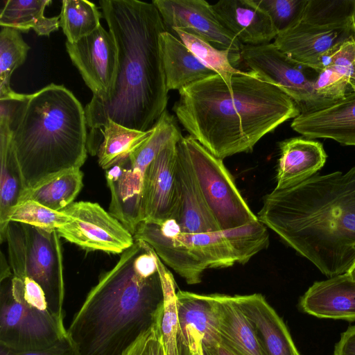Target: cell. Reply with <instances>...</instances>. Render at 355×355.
<instances>
[{
    "label": "cell",
    "instance_id": "obj_37",
    "mask_svg": "<svg viewBox=\"0 0 355 355\" xmlns=\"http://www.w3.org/2000/svg\"><path fill=\"white\" fill-rule=\"evenodd\" d=\"M313 88L321 97L336 103L343 98L351 89L349 78L329 67L320 71Z\"/></svg>",
    "mask_w": 355,
    "mask_h": 355
},
{
    "label": "cell",
    "instance_id": "obj_20",
    "mask_svg": "<svg viewBox=\"0 0 355 355\" xmlns=\"http://www.w3.org/2000/svg\"><path fill=\"white\" fill-rule=\"evenodd\" d=\"M177 180L180 192V214L177 221L182 232L220 231L209 212L193 172L186 150L178 143Z\"/></svg>",
    "mask_w": 355,
    "mask_h": 355
},
{
    "label": "cell",
    "instance_id": "obj_3",
    "mask_svg": "<svg viewBox=\"0 0 355 355\" xmlns=\"http://www.w3.org/2000/svg\"><path fill=\"white\" fill-rule=\"evenodd\" d=\"M99 4L117 46L118 68L109 98L85 107L89 135L108 119L131 129L149 130L168 100L159 44L166 28L152 2L101 0Z\"/></svg>",
    "mask_w": 355,
    "mask_h": 355
},
{
    "label": "cell",
    "instance_id": "obj_44",
    "mask_svg": "<svg viewBox=\"0 0 355 355\" xmlns=\"http://www.w3.org/2000/svg\"><path fill=\"white\" fill-rule=\"evenodd\" d=\"M346 273L352 279L355 281V259Z\"/></svg>",
    "mask_w": 355,
    "mask_h": 355
},
{
    "label": "cell",
    "instance_id": "obj_28",
    "mask_svg": "<svg viewBox=\"0 0 355 355\" xmlns=\"http://www.w3.org/2000/svg\"><path fill=\"white\" fill-rule=\"evenodd\" d=\"M178 236L191 252L208 268H224L236 263L223 231L185 233Z\"/></svg>",
    "mask_w": 355,
    "mask_h": 355
},
{
    "label": "cell",
    "instance_id": "obj_5",
    "mask_svg": "<svg viewBox=\"0 0 355 355\" xmlns=\"http://www.w3.org/2000/svg\"><path fill=\"white\" fill-rule=\"evenodd\" d=\"M0 115L9 119L25 190L85 162V108L64 86L51 83L33 94L0 99Z\"/></svg>",
    "mask_w": 355,
    "mask_h": 355
},
{
    "label": "cell",
    "instance_id": "obj_38",
    "mask_svg": "<svg viewBox=\"0 0 355 355\" xmlns=\"http://www.w3.org/2000/svg\"><path fill=\"white\" fill-rule=\"evenodd\" d=\"M123 355H166L157 315L154 323L136 339Z\"/></svg>",
    "mask_w": 355,
    "mask_h": 355
},
{
    "label": "cell",
    "instance_id": "obj_32",
    "mask_svg": "<svg viewBox=\"0 0 355 355\" xmlns=\"http://www.w3.org/2000/svg\"><path fill=\"white\" fill-rule=\"evenodd\" d=\"M173 31L205 65L220 75L227 85L233 76L244 73L245 71L238 69L232 64L229 51L219 49L190 32L180 29Z\"/></svg>",
    "mask_w": 355,
    "mask_h": 355
},
{
    "label": "cell",
    "instance_id": "obj_25",
    "mask_svg": "<svg viewBox=\"0 0 355 355\" xmlns=\"http://www.w3.org/2000/svg\"><path fill=\"white\" fill-rule=\"evenodd\" d=\"M150 133L151 129L139 131L108 119L101 129L88 135L87 150L97 155L99 166L107 171L137 149Z\"/></svg>",
    "mask_w": 355,
    "mask_h": 355
},
{
    "label": "cell",
    "instance_id": "obj_17",
    "mask_svg": "<svg viewBox=\"0 0 355 355\" xmlns=\"http://www.w3.org/2000/svg\"><path fill=\"white\" fill-rule=\"evenodd\" d=\"M232 297L252 324L266 355H300L282 318L261 294Z\"/></svg>",
    "mask_w": 355,
    "mask_h": 355
},
{
    "label": "cell",
    "instance_id": "obj_11",
    "mask_svg": "<svg viewBox=\"0 0 355 355\" xmlns=\"http://www.w3.org/2000/svg\"><path fill=\"white\" fill-rule=\"evenodd\" d=\"M68 55L93 93L92 103L107 101L114 86L118 50L112 34L102 26L76 43L66 42Z\"/></svg>",
    "mask_w": 355,
    "mask_h": 355
},
{
    "label": "cell",
    "instance_id": "obj_40",
    "mask_svg": "<svg viewBox=\"0 0 355 355\" xmlns=\"http://www.w3.org/2000/svg\"><path fill=\"white\" fill-rule=\"evenodd\" d=\"M333 355H355V325L349 327L341 334Z\"/></svg>",
    "mask_w": 355,
    "mask_h": 355
},
{
    "label": "cell",
    "instance_id": "obj_33",
    "mask_svg": "<svg viewBox=\"0 0 355 355\" xmlns=\"http://www.w3.org/2000/svg\"><path fill=\"white\" fill-rule=\"evenodd\" d=\"M223 232L239 263H247L269 245L267 227L259 220Z\"/></svg>",
    "mask_w": 355,
    "mask_h": 355
},
{
    "label": "cell",
    "instance_id": "obj_13",
    "mask_svg": "<svg viewBox=\"0 0 355 355\" xmlns=\"http://www.w3.org/2000/svg\"><path fill=\"white\" fill-rule=\"evenodd\" d=\"M179 355H205L221 344L218 307L213 295L176 292Z\"/></svg>",
    "mask_w": 355,
    "mask_h": 355
},
{
    "label": "cell",
    "instance_id": "obj_26",
    "mask_svg": "<svg viewBox=\"0 0 355 355\" xmlns=\"http://www.w3.org/2000/svg\"><path fill=\"white\" fill-rule=\"evenodd\" d=\"M51 3V0H8L0 13V26L21 33L33 29L39 36H49L60 27L59 15H44L46 8Z\"/></svg>",
    "mask_w": 355,
    "mask_h": 355
},
{
    "label": "cell",
    "instance_id": "obj_42",
    "mask_svg": "<svg viewBox=\"0 0 355 355\" xmlns=\"http://www.w3.org/2000/svg\"><path fill=\"white\" fill-rule=\"evenodd\" d=\"M205 355H234L223 345L220 344L215 347L205 350Z\"/></svg>",
    "mask_w": 355,
    "mask_h": 355
},
{
    "label": "cell",
    "instance_id": "obj_22",
    "mask_svg": "<svg viewBox=\"0 0 355 355\" xmlns=\"http://www.w3.org/2000/svg\"><path fill=\"white\" fill-rule=\"evenodd\" d=\"M162 65L168 90H180L216 73L205 65L172 33L159 36Z\"/></svg>",
    "mask_w": 355,
    "mask_h": 355
},
{
    "label": "cell",
    "instance_id": "obj_23",
    "mask_svg": "<svg viewBox=\"0 0 355 355\" xmlns=\"http://www.w3.org/2000/svg\"><path fill=\"white\" fill-rule=\"evenodd\" d=\"M212 295L218 307L221 345L234 355H266L252 324L232 295Z\"/></svg>",
    "mask_w": 355,
    "mask_h": 355
},
{
    "label": "cell",
    "instance_id": "obj_6",
    "mask_svg": "<svg viewBox=\"0 0 355 355\" xmlns=\"http://www.w3.org/2000/svg\"><path fill=\"white\" fill-rule=\"evenodd\" d=\"M57 230L10 221L3 242L14 276L28 277L42 288L49 310L64 318V282L62 245Z\"/></svg>",
    "mask_w": 355,
    "mask_h": 355
},
{
    "label": "cell",
    "instance_id": "obj_12",
    "mask_svg": "<svg viewBox=\"0 0 355 355\" xmlns=\"http://www.w3.org/2000/svg\"><path fill=\"white\" fill-rule=\"evenodd\" d=\"M164 24L171 30L193 33L215 47L227 50L234 66L241 60L244 46L219 21L211 4L205 0H153Z\"/></svg>",
    "mask_w": 355,
    "mask_h": 355
},
{
    "label": "cell",
    "instance_id": "obj_9",
    "mask_svg": "<svg viewBox=\"0 0 355 355\" xmlns=\"http://www.w3.org/2000/svg\"><path fill=\"white\" fill-rule=\"evenodd\" d=\"M241 57L250 71L263 80L278 86L291 98L300 114L318 112L336 103L315 92L313 85L319 71L293 60L273 42L244 45Z\"/></svg>",
    "mask_w": 355,
    "mask_h": 355
},
{
    "label": "cell",
    "instance_id": "obj_4",
    "mask_svg": "<svg viewBox=\"0 0 355 355\" xmlns=\"http://www.w3.org/2000/svg\"><path fill=\"white\" fill-rule=\"evenodd\" d=\"M157 257L135 240L101 275L67 329L78 355H123L154 323L163 302Z\"/></svg>",
    "mask_w": 355,
    "mask_h": 355
},
{
    "label": "cell",
    "instance_id": "obj_2",
    "mask_svg": "<svg viewBox=\"0 0 355 355\" xmlns=\"http://www.w3.org/2000/svg\"><path fill=\"white\" fill-rule=\"evenodd\" d=\"M257 217L325 276L346 273L355 259V166L275 188Z\"/></svg>",
    "mask_w": 355,
    "mask_h": 355
},
{
    "label": "cell",
    "instance_id": "obj_15",
    "mask_svg": "<svg viewBox=\"0 0 355 355\" xmlns=\"http://www.w3.org/2000/svg\"><path fill=\"white\" fill-rule=\"evenodd\" d=\"M352 36V19L325 26L301 20L279 33L273 44L293 60L320 71L322 57Z\"/></svg>",
    "mask_w": 355,
    "mask_h": 355
},
{
    "label": "cell",
    "instance_id": "obj_18",
    "mask_svg": "<svg viewBox=\"0 0 355 355\" xmlns=\"http://www.w3.org/2000/svg\"><path fill=\"white\" fill-rule=\"evenodd\" d=\"M299 308L320 318L355 320V281L347 273L315 282L300 297Z\"/></svg>",
    "mask_w": 355,
    "mask_h": 355
},
{
    "label": "cell",
    "instance_id": "obj_10",
    "mask_svg": "<svg viewBox=\"0 0 355 355\" xmlns=\"http://www.w3.org/2000/svg\"><path fill=\"white\" fill-rule=\"evenodd\" d=\"M62 211L73 220L57 229L60 236L81 248L121 254L135 242L132 233L96 202H73Z\"/></svg>",
    "mask_w": 355,
    "mask_h": 355
},
{
    "label": "cell",
    "instance_id": "obj_35",
    "mask_svg": "<svg viewBox=\"0 0 355 355\" xmlns=\"http://www.w3.org/2000/svg\"><path fill=\"white\" fill-rule=\"evenodd\" d=\"M355 0H308L302 21L319 26L337 24L352 19Z\"/></svg>",
    "mask_w": 355,
    "mask_h": 355
},
{
    "label": "cell",
    "instance_id": "obj_45",
    "mask_svg": "<svg viewBox=\"0 0 355 355\" xmlns=\"http://www.w3.org/2000/svg\"><path fill=\"white\" fill-rule=\"evenodd\" d=\"M353 37L355 41V15L352 17Z\"/></svg>",
    "mask_w": 355,
    "mask_h": 355
},
{
    "label": "cell",
    "instance_id": "obj_41",
    "mask_svg": "<svg viewBox=\"0 0 355 355\" xmlns=\"http://www.w3.org/2000/svg\"><path fill=\"white\" fill-rule=\"evenodd\" d=\"M0 281L12 276V272L9 262L7 261L3 252H1Z\"/></svg>",
    "mask_w": 355,
    "mask_h": 355
},
{
    "label": "cell",
    "instance_id": "obj_21",
    "mask_svg": "<svg viewBox=\"0 0 355 355\" xmlns=\"http://www.w3.org/2000/svg\"><path fill=\"white\" fill-rule=\"evenodd\" d=\"M276 189L304 182L322 168L327 155L322 144L306 137H293L279 144Z\"/></svg>",
    "mask_w": 355,
    "mask_h": 355
},
{
    "label": "cell",
    "instance_id": "obj_14",
    "mask_svg": "<svg viewBox=\"0 0 355 355\" xmlns=\"http://www.w3.org/2000/svg\"><path fill=\"white\" fill-rule=\"evenodd\" d=\"M178 141L170 142L148 166L142 195L143 221L178 220L180 192L177 180Z\"/></svg>",
    "mask_w": 355,
    "mask_h": 355
},
{
    "label": "cell",
    "instance_id": "obj_34",
    "mask_svg": "<svg viewBox=\"0 0 355 355\" xmlns=\"http://www.w3.org/2000/svg\"><path fill=\"white\" fill-rule=\"evenodd\" d=\"M72 220L71 216L62 211L51 209L31 200L19 202L13 208L9 217V221L49 230H57Z\"/></svg>",
    "mask_w": 355,
    "mask_h": 355
},
{
    "label": "cell",
    "instance_id": "obj_30",
    "mask_svg": "<svg viewBox=\"0 0 355 355\" xmlns=\"http://www.w3.org/2000/svg\"><path fill=\"white\" fill-rule=\"evenodd\" d=\"M30 49L21 32L8 27L0 31V99L15 98L19 94L10 87L14 71L25 62Z\"/></svg>",
    "mask_w": 355,
    "mask_h": 355
},
{
    "label": "cell",
    "instance_id": "obj_29",
    "mask_svg": "<svg viewBox=\"0 0 355 355\" xmlns=\"http://www.w3.org/2000/svg\"><path fill=\"white\" fill-rule=\"evenodd\" d=\"M59 16L67 42L72 44L101 26V13L94 3L87 0H63Z\"/></svg>",
    "mask_w": 355,
    "mask_h": 355
},
{
    "label": "cell",
    "instance_id": "obj_31",
    "mask_svg": "<svg viewBox=\"0 0 355 355\" xmlns=\"http://www.w3.org/2000/svg\"><path fill=\"white\" fill-rule=\"evenodd\" d=\"M157 266L163 290V302L159 309L157 320L165 353L166 355H179L175 282L159 257Z\"/></svg>",
    "mask_w": 355,
    "mask_h": 355
},
{
    "label": "cell",
    "instance_id": "obj_7",
    "mask_svg": "<svg viewBox=\"0 0 355 355\" xmlns=\"http://www.w3.org/2000/svg\"><path fill=\"white\" fill-rule=\"evenodd\" d=\"M0 282V346L15 351L37 349L67 336L63 318L47 304L28 300L21 279L12 275Z\"/></svg>",
    "mask_w": 355,
    "mask_h": 355
},
{
    "label": "cell",
    "instance_id": "obj_16",
    "mask_svg": "<svg viewBox=\"0 0 355 355\" xmlns=\"http://www.w3.org/2000/svg\"><path fill=\"white\" fill-rule=\"evenodd\" d=\"M180 231V227L175 220L161 223L144 220L137 226L133 237L148 244L160 260L187 284H199L207 268L179 238Z\"/></svg>",
    "mask_w": 355,
    "mask_h": 355
},
{
    "label": "cell",
    "instance_id": "obj_27",
    "mask_svg": "<svg viewBox=\"0 0 355 355\" xmlns=\"http://www.w3.org/2000/svg\"><path fill=\"white\" fill-rule=\"evenodd\" d=\"M83 173L80 169L61 173L32 189L25 190L19 202L31 200L51 209L62 211L73 202L83 187Z\"/></svg>",
    "mask_w": 355,
    "mask_h": 355
},
{
    "label": "cell",
    "instance_id": "obj_19",
    "mask_svg": "<svg viewBox=\"0 0 355 355\" xmlns=\"http://www.w3.org/2000/svg\"><path fill=\"white\" fill-rule=\"evenodd\" d=\"M211 7L221 24L243 45L270 43L278 35L270 17L253 0H221Z\"/></svg>",
    "mask_w": 355,
    "mask_h": 355
},
{
    "label": "cell",
    "instance_id": "obj_8",
    "mask_svg": "<svg viewBox=\"0 0 355 355\" xmlns=\"http://www.w3.org/2000/svg\"><path fill=\"white\" fill-rule=\"evenodd\" d=\"M205 204L220 231L243 226L258 219L239 192L223 164L190 135L180 140Z\"/></svg>",
    "mask_w": 355,
    "mask_h": 355
},
{
    "label": "cell",
    "instance_id": "obj_43",
    "mask_svg": "<svg viewBox=\"0 0 355 355\" xmlns=\"http://www.w3.org/2000/svg\"><path fill=\"white\" fill-rule=\"evenodd\" d=\"M346 76L349 78V83L352 92H355V61L347 70Z\"/></svg>",
    "mask_w": 355,
    "mask_h": 355
},
{
    "label": "cell",
    "instance_id": "obj_1",
    "mask_svg": "<svg viewBox=\"0 0 355 355\" xmlns=\"http://www.w3.org/2000/svg\"><path fill=\"white\" fill-rule=\"evenodd\" d=\"M173 110L183 128L215 157L251 152L267 134L300 114L278 86L245 71L229 85L215 73L179 91Z\"/></svg>",
    "mask_w": 355,
    "mask_h": 355
},
{
    "label": "cell",
    "instance_id": "obj_39",
    "mask_svg": "<svg viewBox=\"0 0 355 355\" xmlns=\"http://www.w3.org/2000/svg\"><path fill=\"white\" fill-rule=\"evenodd\" d=\"M0 355H78L68 334L53 345L45 348L15 351L0 346Z\"/></svg>",
    "mask_w": 355,
    "mask_h": 355
},
{
    "label": "cell",
    "instance_id": "obj_24",
    "mask_svg": "<svg viewBox=\"0 0 355 355\" xmlns=\"http://www.w3.org/2000/svg\"><path fill=\"white\" fill-rule=\"evenodd\" d=\"M0 241L3 242L9 217L25 191L20 166L15 151L9 119L0 116Z\"/></svg>",
    "mask_w": 355,
    "mask_h": 355
},
{
    "label": "cell",
    "instance_id": "obj_36",
    "mask_svg": "<svg viewBox=\"0 0 355 355\" xmlns=\"http://www.w3.org/2000/svg\"><path fill=\"white\" fill-rule=\"evenodd\" d=\"M271 19L279 33L300 22L308 0H253Z\"/></svg>",
    "mask_w": 355,
    "mask_h": 355
}]
</instances>
